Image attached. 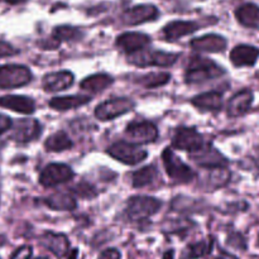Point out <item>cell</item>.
<instances>
[{"mask_svg": "<svg viewBox=\"0 0 259 259\" xmlns=\"http://www.w3.org/2000/svg\"><path fill=\"white\" fill-rule=\"evenodd\" d=\"M134 106H136V103L132 99H111V100H106L101 103L100 105L96 106L95 116L101 121L111 120V119H115L118 116L124 115V114L132 111Z\"/></svg>", "mask_w": 259, "mask_h": 259, "instance_id": "cell-7", "label": "cell"}, {"mask_svg": "<svg viewBox=\"0 0 259 259\" xmlns=\"http://www.w3.org/2000/svg\"><path fill=\"white\" fill-rule=\"evenodd\" d=\"M227 244L230 245V247L235 248V249H240V250H245L247 249V242H245L244 237L239 233H234V234H230L228 237Z\"/></svg>", "mask_w": 259, "mask_h": 259, "instance_id": "cell-33", "label": "cell"}, {"mask_svg": "<svg viewBox=\"0 0 259 259\" xmlns=\"http://www.w3.org/2000/svg\"><path fill=\"white\" fill-rule=\"evenodd\" d=\"M0 106L22 114H32L35 110L33 99L23 95H5L0 98Z\"/></svg>", "mask_w": 259, "mask_h": 259, "instance_id": "cell-19", "label": "cell"}, {"mask_svg": "<svg viewBox=\"0 0 259 259\" xmlns=\"http://www.w3.org/2000/svg\"><path fill=\"white\" fill-rule=\"evenodd\" d=\"M212 245H214V242H212L211 238L205 240H200V242L197 243H194V244L187 247V250H186L187 257L191 259L205 257V255L210 254V252L212 250Z\"/></svg>", "mask_w": 259, "mask_h": 259, "instance_id": "cell-29", "label": "cell"}, {"mask_svg": "<svg viewBox=\"0 0 259 259\" xmlns=\"http://www.w3.org/2000/svg\"><path fill=\"white\" fill-rule=\"evenodd\" d=\"M98 259H120V252L115 248H110V249L104 250Z\"/></svg>", "mask_w": 259, "mask_h": 259, "instance_id": "cell-38", "label": "cell"}, {"mask_svg": "<svg viewBox=\"0 0 259 259\" xmlns=\"http://www.w3.org/2000/svg\"><path fill=\"white\" fill-rule=\"evenodd\" d=\"M192 105L204 111H218L223 106V94L219 91L200 94L192 99Z\"/></svg>", "mask_w": 259, "mask_h": 259, "instance_id": "cell-22", "label": "cell"}, {"mask_svg": "<svg viewBox=\"0 0 259 259\" xmlns=\"http://www.w3.org/2000/svg\"><path fill=\"white\" fill-rule=\"evenodd\" d=\"M179 60L176 53L163 52V51H139L129 57V62L138 67H169Z\"/></svg>", "mask_w": 259, "mask_h": 259, "instance_id": "cell-3", "label": "cell"}, {"mask_svg": "<svg viewBox=\"0 0 259 259\" xmlns=\"http://www.w3.org/2000/svg\"><path fill=\"white\" fill-rule=\"evenodd\" d=\"M72 141L63 131L56 132L52 136L48 137L45 142V148L48 152H62L72 148Z\"/></svg>", "mask_w": 259, "mask_h": 259, "instance_id": "cell-27", "label": "cell"}, {"mask_svg": "<svg viewBox=\"0 0 259 259\" xmlns=\"http://www.w3.org/2000/svg\"><path fill=\"white\" fill-rule=\"evenodd\" d=\"M164 169L169 179L181 184H187L195 179V172L175 154L171 148H166L162 153Z\"/></svg>", "mask_w": 259, "mask_h": 259, "instance_id": "cell-2", "label": "cell"}, {"mask_svg": "<svg viewBox=\"0 0 259 259\" xmlns=\"http://www.w3.org/2000/svg\"><path fill=\"white\" fill-rule=\"evenodd\" d=\"M238 22L248 28H259V7L252 3L243 4L235 10Z\"/></svg>", "mask_w": 259, "mask_h": 259, "instance_id": "cell-25", "label": "cell"}, {"mask_svg": "<svg viewBox=\"0 0 259 259\" xmlns=\"http://www.w3.org/2000/svg\"><path fill=\"white\" fill-rule=\"evenodd\" d=\"M32 80V72L27 66H0V89H15L27 85Z\"/></svg>", "mask_w": 259, "mask_h": 259, "instance_id": "cell-4", "label": "cell"}, {"mask_svg": "<svg viewBox=\"0 0 259 259\" xmlns=\"http://www.w3.org/2000/svg\"><path fill=\"white\" fill-rule=\"evenodd\" d=\"M91 101V96L88 95H71V96H61V98L51 99L50 106L55 110L66 111L70 109L80 108L86 105Z\"/></svg>", "mask_w": 259, "mask_h": 259, "instance_id": "cell-24", "label": "cell"}, {"mask_svg": "<svg viewBox=\"0 0 259 259\" xmlns=\"http://www.w3.org/2000/svg\"><path fill=\"white\" fill-rule=\"evenodd\" d=\"M5 2L9 3V4H20V3L27 2V0H5Z\"/></svg>", "mask_w": 259, "mask_h": 259, "instance_id": "cell-42", "label": "cell"}, {"mask_svg": "<svg viewBox=\"0 0 259 259\" xmlns=\"http://www.w3.org/2000/svg\"><path fill=\"white\" fill-rule=\"evenodd\" d=\"M17 53L18 50L13 47L10 43L0 40V57H10V56H14Z\"/></svg>", "mask_w": 259, "mask_h": 259, "instance_id": "cell-36", "label": "cell"}, {"mask_svg": "<svg viewBox=\"0 0 259 259\" xmlns=\"http://www.w3.org/2000/svg\"><path fill=\"white\" fill-rule=\"evenodd\" d=\"M174 250H167L163 254V259H174Z\"/></svg>", "mask_w": 259, "mask_h": 259, "instance_id": "cell-40", "label": "cell"}, {"mask_svg": "<svg viewBox=\"0 0 259 259\" xmlns=\"http://www.w3.org/2000/svg\"><path fill=\"white\" fill-rule=\"evenodd\" d=\"M250 259H259V255H255V257H252Z\"/></svg>", "mask_w": 259, "mask_h": 259, "instance_id": "cell-44", "label": "cell"}, {"mask_svg": "<svg viewBox=\"0 0 259 259\" xmlns=\"http://www.w3.org/2000/svg\"><path fill=\"white\" fill-rule=\"evenodd\" d=\"M230 179V172L225 168H215L209 177V182L211 187L224 186Z\"/></svg>", "mask_w": 259, "mask_h": 259, "instance_id": "cell-32", "label": "cell"}, {"mask_svg": "<svg viewBox=\"0 0 259 259\" xmlns=\"http://www.w3.org/2000/svg\"><path fill=\"white\" fill-rule=\"evenodd\" d=\"M108 153L116 161L125 164H137L147 158V152L143 148L129 142H116L108 148Z\"/></svg>", "mask_w": 259, "mask_h": 259, "instance_id": "cell-6", "label": "cell"}, {"mask_svg": "<svg viewBox=\"0 0 259 259\" xmlns=\"http://www.w3.org/2000/svg\"><path fill=\"white\" fill-rule=\"evenodd\" d=\"M253 99H254V95H253L252 91L248 90V89L237 93L233 98H230L229 101H228V115L240 116L243 115V114H245L249 110L250 106H252Z\"/></svg>", "mask_w": 259, "mask_h": 259, "instance_id": "cell-18", "label": "cell"}, {"mask_svg": "<svg viewBox=\"0 0 259 259\" xmlns=\"http://www.w3.org/2000/svg\"><path fill=\"white\" fill-rule=\"evenodd\" d=\"M223 73H225L224 68L218 66L211 60L195 56L190 58L189 66L185 72V81L187 83H200L219 77Z\"/></svg>", "mask_w": 259, "mask_h": 259, "instance_id": "cell-1", "label": "cell"}, {"mask_svg": "<svg viewBox=\"0 0 259 259\" xmlns=\"http://www.w3.org/2000/svg\"><path fill=\"white\" fill-rule=\"evenodd\" d=\"M75 192L80 197H83V199H91V197L96 196V190L94 189L91 185L86 184V182H81L77 186L75 187Z\"/></svg>", "mask_w": 259, "mask_h": 259, "instance_id": "cell-34", "label": "cell"}, {"mask_svg": "<svg viewBox=\"0 0 259 259\" xmlns=\"http://www.w3.org/2000/svg\"><path fill=\"white\" fill-rule=\"evenodd\" d=\"M34 259H47L46 257H37V258H34Z\"/></svg>", "mask_w": 259, "mask_h": 259, "instance_id": "cell-43", "label": "cell"}, {"mask_svg": "<svg viewBox=\"0 0 259 259\" xmlns=\"http://www.w3.org/2000/svg\"><path fill=\"white\" fill-rule=\"evenodd\" d=\"M113 82L114 80L111 76L106 75V73H95V75L86 77L80 86L82 90L90 91V93H100V91L108 89Z\"/></svg>", "mask_w": 259, "mask_h": 259, "instance_id": "cell-26", "label": "cell"}, {"mask_svg": "<svg viewBox=\"0 0 259 259\" xmlns=\"http://www.w3.org/2000/svg\"><path fill=\"white\" fill-rule=\"evenodd\" d=\"M190 46L200 52L218 53L227 48V39L219 34H205L192 39Z\"/></svg>", "mask_w": 259, "mask_h": 259, "instance_id": "cell-16", "label": "cell"}, {"mask_svg": "<svg viewBox=\"0 0 259 259\" xmlns=\"http://www.w3.org/2000/svg\"><path fill=\"white\" fill-rule=\"evenodd\" d=\"M32 247L30 245H23V247L18 248L12 255V259H30L32 257Z\"/></svg>", "mask_w": 259, "mask_h": 259, "instance_id": "cell-35", "label": "cell"}, {"mask_svg": "<svg viewBox=\"0 0 259 259\" xmlns=\"http://www.w3.org/2000/svg\"><path fill=\"white\" fill-rule=\"evenodd\" d=\"M45 204L50 209L57 210V211H71L76 207V200L71 192L61 191L46 197Z\"/></svg>", "mask_w": 259, "mask_h": 259, "instance_id": "cell-23", "label": "cell"}, {"mask_svg": "<svg viewBox=\"0 0 259 259\" xmlns=\"http://www.w3.org/2000/svg\"><path fill=\"white\" fill-rule=\"evenodd\" d=\"M12 128V138L19 143H28L40 136V124L35 119H19Z\"/></svg>", "mask_w": 259, "mask_h": 259, "instance_id": "cell-12", "label": "cell"}, {"mask_svg": "<svg viewBox=\"0 0 259 259\" xmlns=\"http://www.w3.org/2000/svg\"><path fill=\"white\" fill-rule=\"evenodd\" d=\"M162 204L159 200L149 196H134L128 200L126 215L132 220H144L152 217L161 209Z\"/></svg>", "mask_w": 259, "mask_h": 259, "instance_id": "cell-5", "label": "cell"}, {"mask_svg": "<svg viewBox=\"0 0 259 259\" xmlns=\"http://www.w3.org/2000/svg\"><path fill=\"white\" fill-rule=\"evenodd\" d=\"M77 254H78V250H77V249L71 250L70 255H68L67 259H77Z\"/></svg>", "mask_w": 259, "mask_h": 259, "instance_id": "cell-41", "label": "cell"}, {"mask_svg": "<svg viewBox=\"0 0 259 259\" xmlns=\"http://www.w3.org/2000/svg\"><path fill=\"white\" fill-rule=\"evenodd\" d=\"M171 80V76L167 72H153L148 73V75L143 76L138 80V83H141L143 88L147 89H153L159 88V86L166 85L168 81Z\"/></svg>", "mask_w": 259, "mask_h": 259, "instance_id": "cell-30", "label": "cell"}, {"mask_svg": "<svg viewBox=\"0 0 259 259\" xmlns=\"http://www.w3.org/2000/svg\"><path fill=\"white\" fill-rule=\"evenodd\" d=\"M13 126V121L9 116L4 115V114H0V136L4 134L5 132L9 131Z\"/></svg>", "mask_w": 259, "mask_h": 259, "instance_id": "cell-37", "label": "cell"}, {"mask_svg": "<svg viewBox=\"0 0 259 259\" xmlns=\"http://www.w3.org/2000/svg\"><path fill=\"white\" fill-rule=\"evenodd\" d=\"M191 158L199 166L205 167V168H224L228 164L227 158L217 148H214L210 144H205L201 149H199L197 152H194Z\"/></svg>", "mask_w": 259, "mask_h": 259, "instance_id": "cell-10", "label": "cell"}, {"mask_svg": "<svg viewBox=\"0 0 259 259\" xmlns=\"http://www.w3.org/2000/svg\"><path fill=\"white\" fill-rule=\"evenodd\" d=\"M257 77H258V78H259V72H258V73H257Z\"/></svg>", "mask_w": 259, "mask_h": 259, "instance_id": "cell-45", "label": "cell"}, {"mask_svg": "<svg viewBox=\"0 0 259 259\" xmlns=\"http://www.w3.org/2000/svg\"><path fill=\"white\" fill-rule=\"evenodd\" d=\"M172 146L182 151L197 152L205 146L204 137L192 128H180L172 138Z\"/></svg>", "mask_w": 259, "mask_h": 259, "instance_id": "cell-8", "label": "cell"}, {"mask_svg": "<svg viewBox=\"0 0 259 259\" xmlns=\"http://www.w3.org/2000/svg\"><path fill=\"white\" fill-rule=\"evenodd\" d=\"M157 17H158V9L154 5L141 4L125 10L121 15V20L128 25H137L156 19Z\"/></svg>", "mask_w": 259, "mask_h": 259, "instance_id": "cell-13", "label": "cell"}, {"mask_svg": "<svg viewBox=\"0 0 259 259\" xmlns=\"http://www.w3.org/2000/svg\"><path fill=\"white\" fill-rule=\"evenodd\" d=\"M73 179V171L62 163H51L39 176V184L45 187H53Z\"/></svg>", "mask_w": 259, "mask_h": 259, "instance_id": "cell-9", "label": "cell"}, {"mask_svg": "<svg viewBox=\"0 0 259 259\" xmlns=\"http://www.w3.org/2000/svg\"><path fill=\"white\" fill-rule=\"evenodd\" d=\"M125 134L137 143H151L157 139L158 131L151 121H133L125 128Z\"/></svg>", "mask_w": 259, "mask_h": 259, "instance_id": "cell-11", "label": "cell"}, {"mask_svg": "<svg viewBox=\"0 0 259 259\" xmlns=\"http://www.w3.org/2000/svg\"><path fill=\"white\" fill-rule=\"evenodd\" d=\"M259 57V48L249 45H239L230 52V61L235 67L254 66Z\"/></svg>", "mask_w": 259, "mask_h": 259, "instance_id": "cell-15", "label": "cell"}, {"mask_svg": "<svg viewBox=\"0 0 259 259\" xmlns=\"http://www.w3.org/2000/svg\"><path fill=\"white\" fill-rule=\"evenodd\" d=\"M151 43V38L144 33L126 32L116 38V46L126 53H137L143 51Z\"/></svg>", "mask_w": 259, "mask_h": 259, "instance_id": "cell-14", "label": "cell"}, {"mask_svg": "<svg viewBox=\"0 0 259 259\" xmlns=\"http://www.w3.org/2000/svg\"><path fill=\"white\" fill-rule=\"evenodd\" d=\"M258 247H259V237H258Z\"/></svg>", "mask_w": 259, "mask_h": 259, "instance_id": "cell-46", "label": "cell"}, {"mask_svg": "<svg viewBox=\"0 0 259 259\" xmlns=\"http://www.w3.org/2000/svg\"><path fill=\"white\" fill-rule=\"evenodd\" d=\"M81 37V32L75 27H70V25H60L56 27L53 30V39L57 42L61 40H73Z\"/></svg>", "mask_w": 259, "mask_h": 259, "instance_id": "cell-31", "label": "cell"}, {"mask_svg": "<svg viewBox=\"0 0 259 259\" xmlns=\"http://www.w3.org/2000/svg\"><path fill=\"white\" fill-rule=\"evenodd\" d=\"M157 179V168L154 166H146L132 175V184L136 189L151 185Z\"/></svg>", "mask_w": 259, "mask_h": 259, "instance_id": "cell-28", "label": "cell"}, {"mask_svg": "<svg viewBox=\"0 0 259 259\" xmlns=\"http://www.w3.org/2000/svg\"><path fill=\"white\" fill-rule=\"evenodd\" d=\"M199 29V24L191 20H174L163 28V34L167 39H177L184 35L191 34Z\"/></svg>", "mask_w": 259, "mask_h": 259, "instance_id": "cell-21", "label": "cell"}, {"mask_svg": "<svg viewBox=\"0 0 259 259\" xmlns=\"http://www.w3.org/2000/svg\"><path fill=\"white\" fill-rule=\"evenodd\" d=\"M212 259H237V258H235L234 255L229 254V253L223 252L222 255H219V257H215V258H212Z\"/></svg>", "mask_w": 259, "mask_h": 259, "instance_id": "cell-39", "label": "cell"}, {"mask_svg": "<svg viewBox=\"0 0 259 259\" xmlns=\"http://www.w3.org/2000/svg\"><path fill=\"white\" fill-rule=\"evenodd\" d=\"M73 83V75L70 71H58L48 73L43 77L42 86L46 91H61L68 89Z\"/></svg>", "mask_w": 259, "mask_h": 259, "instance_id": "cell-20", "label": "cell"}, {"mask_svg": "<svg viewBox=\"0 0 259 259\" xmlns=\"http://www.w3.org/2000/svg\"><path fill=\"white\" fill-rule=\"evenodd\" d=\"M40 244L45 248H47L50 252H52L56 257L61 258L67 254L70 249V242L66 238V235L58 234L53 232H46L40 237Z\"/></svg>", "mask_w": 259, "mask_h": 259, "instance_id": "cell-17", "label": "cell"}]
</instances>
